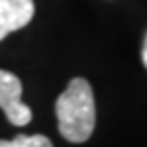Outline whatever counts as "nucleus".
<instances>
[{"label": "nucleus", "instance_id": "obj_1", "mask_svg": "<svg viewBox=\"0 0 147 147\" xmlns=\"http://www.w3.org/2000/svg\"><path fill=\"white\" fill-rule=\"evenodd\" d=\"M59 133L71 143L90 139L96 125V104L92 86L84 78H74L55 102Z\"/></svg>", "mask_w": 147, "mask_h": 147}, {"label": "nucleus", "instance_id": "obj_2", "mask_svg": "<svg viewBox=\"0 0 147 147\" xmlns=\"http://www.w3.org/2000/svg\"><path fill=\"white\" fill-rule=\"evenodd\" d=\"M21 96H23L21 80L14 74L0 69V108L4 110L8 123L14 127H25L33 119L31 108L21 100Z\"/></svg>", "mask_w": 147, "mask_h": 147}, {"label": "nucleus", "instance_id": "obj_3", "mask_svg": "<svg viewBox=\"0 0 147 147\" xmlns=\"http://www.w3.org/2000/svg\"><path fill=\"white\" fill-rule=\"evenodd\" d=\"M33 14V0H0V41L12 31L27 27Z\"/></svg>", "mask_w": 147, "mask_h": 147}, {"label": "nucleus", "instance_id": "obj_4", "mask_svg": "<svg viewBox=\"0 0 147 147\" xmlns=\"http://www.w3.org/2000/svg\"><path fill=\"white\" fill-rule=\"evenodd\" d=\"M0 147H53L45 135H16L10 141H0Z\"/></svg>", "mask_w": 147, "mask_h": 147}, {"label": "nucleus", "instance_id": "obj_5", "mask_svg": "<svg viewBox=\"0 0 147 147\" xmlns=\"http://www.w3.org/2000/svg\"><path fill=\"white\" fill-rule=\"evenodd\" d=\"M141 57H143V63L147 67V35H145V41H143V51H141Z\"/></svg>", "mask_w": 147, "mask_h": 147}]
</instances>
